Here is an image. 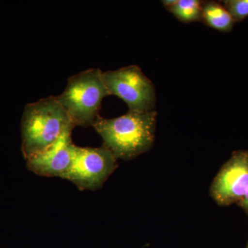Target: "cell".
<instances>
[{
  "label": "cell",
  "mask_w": 248,
  "mask_h": 248,
  "mask_svg": "<svg viewBox=\"0 0 248 248\" xmlns=\"http://www.w3.org/2000/svg\"><path fill=\"white\" fill-rule=\"evenodd\" d=\"M156 111H128L112 119L99 116L93 126L102 137L104 146L118 159L130 160L149 151L154 144Z\"/></svg>",
  "instance_id": "obj_1"
},
{
  "label": "cell",
  "mask_w": 248,
  "mask_h": 248,
  "mask_svg": "<svg viewBox=\"0 0 248 248\" xmlns=\"http://www.w3.org/2000/svg\"><path fill=\"white\" fill-rule=\"evenodd\" d=\"M75 125L55 96L42 98L24 108L22 121V151L27 160L55 143Z\"/></svg>",
  "instance_id": "obj_2"
},
{
  "label": "cell",
  "mask_w": 248,
  "mask_h": 248,
  "mask_svg": "<svg viewBox=\"0 0 248 248\" xmlns=\"http://www.w3.org/2000/svg\"><path fill=\"white\" fill-rule=\"evenodd\" d=\"M110 95L99 68H90L68 78L66 89L55 96L75 126L93 125L103 99Z\"/></svg>",
  "instance_id": "obj_3"
},
{
  "label": "cell",
  "mask_w": 248,
  "mask_h": 248,
  "mask_svg": "<svg viewBox=\"0 0 248 248\" xmlns=\"http://www.w3.org/2000/svg\"><path fill=\"white\" fill-rule=\"evenodd\" d=\"M102 79L110 95H116L128 105L129 111L154 110L156 94L154 84L136 65L102 72Z\"/></svg>",
  "instance_id": "obj_4"
},
{
  "label": "cell",
  "mask_w": 248,
  "mask_h": 248,
  "mask_svg": "<svg viewBox=\"0 0 248 248\" xmlns=\"http://www.w3.org/2000/svg\"><path fill=\"white\" fill-rule=\"evenodd\" d=\"M117 159L105 146L82 148L75 146L71 168L62 177L80 190H97L117 168Z\"/></svg>",
  "instance_id": "obj_5"
},
{
  "label": "cell",
  "mask_w": 248,
  "mask_h": 248,
  "mask_svg": "<svg viewBox=\"0 0 248 248\" xmlns=\"http://www.w3.org/2000/svg\"><path fill=\"white\" fill-rule=\"evenodd\" d=\"M248 190V151H234L215 177L210 194L221 205L239 203Z\"/></svg>",
  "instance_id": "obj_6"
},
{
  "label": "cell",
  "mask_w": 248,
  "mask_h": 248,
  "mask_svg": "<svg viewBox=\"0 0 248 248\" xmlns=\"http://www.w3.org/2000/svg\"><path fill=\"white\" fill-rule=\"evenodd\" d=\"M72 125L52 146L27 159L28 169L39 176L62 177L71 168L76 145L72 141Z\"/></svg>",
  "instance_id": "obj_7"
},
{
  "label": "cell",
  "mask_w": 248,
  "mask_h": 248,
  "mask_svg": "<svg viewBox=\"0 0 248 248\" xmlns=\"http://www.w3.org/2000/svg\"><path fill=\"white\" fill-rule=\"evenodd\" d=\"M202 22L209 27L221 32H231L235 22L221 3L203 1Z\"/></svg>",
  "instance_id": "obj_8"
},
{
  "label": "cell",
  "mask_w": 248,
  "mask_h": 248,
  "mask_svg": "<svg viewBox=\"0 0 248 248\" xmlns=\"http://www.w3.org/2000/svg\"><path fill=\"white\" fill-rule=\"evenodd\" d=\"M202 4L198 0H177L167 10L183 23L202 22Z\"/></svg>",
  "instance_id": "obj_9"
},
{
  "label": "cell",
  "mask_w": 248,
  "mask_h": 248,
  "mask_svg": "<svg viewBox=\"0 0 248 248\" xmlns=\"http://www.w3.org/2000/svg\"><path fill=\"white\" fill-rule=\"evenodd\" d=\"M221 2L235 23L242 22L248 17V0H225Z\"/></svg>",
  "instance_id": "obj_10"
},
{
  "label": "cell",
  "mask_w": 248,
  "mask_h": 248,
  "mask_svg": "<svg viewBox=\"0 0 248 248\" xmlns=\"http://www.w3.org/2000/svg\"><path fill=\"white\" fill-rule=\"evenodd\" d=\"M238 204L248 215V190L246 193L245 194L244 197L241 199V200L240 201Z\"/></svg>",
  "instance_id": "obj_11"
},
{
  "label": "cell",
  "mask_w": 248,
  "mask_h": 248,
  "mask_svg": "<svg viewBox=\"0 0 248 248\" xmlns=\"http://www.w3.org/2000/svg\"><path fill=\"white\" fill-rule=\"evenodd\" d=\"M177 1V0H164V1H161V2H162L164 7L166 8V9H168L175 4Z\"/></svg>",
  "instance_id": "obj_12"
},
{
  "label": "cell",
  "mask_w": 248,
  "mask_h": 248,
  "mask_svg": "<svg viewBox=\"0 0 248 248\" xmlns=\"http://www.w3.org/2000/svg\"><path fill=\"white\" fill-rule=\"evenodd\" d=\"M248 248V246H247V248Z\"/></svg>",
  "instance_id": "obj_13"
}]
</instances>
